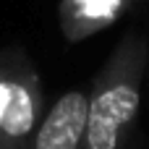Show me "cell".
I'll use <instances>...</instances> for the list:
<instances>
[{
    "mask_svg": "<svg viewBox=\"0 0 149 149\" xmlns=\"http://www.w3.org/2000/svg\"><path fill=\"white\" fill-rule=\"evenodd\" d=\"M134 3H136V0H134Z\"/></svg>",
    "mask_w": 149,
    "mask_h": 149,
    "instance_id": "cell-6",
    "label": "cell"
},
{
    "mask_svg": "<svg viewBox=\"0 0 149 149\" xmlns=\"http://www.w3.org/2000/svg\"><path fill=\"white\" fill-rule=\"evenodd\" d=\"M147 79H149V71H147Z\"/></svg>",
    "mask_w": 149,
    "mask_h": 149,
    "instance_id": "cell-5",
    "label": "cell"
},
{
    "mask_svg": "<svg viewBox=\"0 0 149 149\" xmlns=\"http://www.w3.org/2000/svg\"><path fill=\"white\" fill-rule=\"evenodd\" d=\"M45 118V92L24 50L0 52V149H31Z\"/></svg>",
    "mask_w": 149,
    "mask_h": 149,
    "instance_id": "cell-2",
    "label": "cell"
},
{
    "mask_svg": "<svg viewBox=\"0 0 149 149\" xmlns=\"http://www.w3.org/2000/svg\"><path fill=\"white\" fill-rule=\"evenodd\" d=\"M134 0H60V29L71 42L110 26Z\"/></svg>",
    "mask_w": 149,
    "mask_h": 149,
    "instance_id": "cell-4",
    "label": "cell"
},
{
    "mask_svg": "<svg viewBox=\"0 0 149 149\" xmlns=\"http://www.w3.org/2000/svg\"><path fill=\"white\" fill-rule=\"evenodd\" d=\"M86 136V89L60 94L34 134L31 149H84Z\"/></svg>",
    "mask_w": 149,
    "mask_h": 149,
    "instance_id": "cell-3",
    "label": "cell"
},
{
    "mask_svg": "<svg viewBox=\"0 0 149 149\" xmlns=\"http://www.w3.org/2000/svg\"><path fill=\"white\" fill-rule=\"evenodd\" d=\"M147 71L149 39L128 31L86 89L84 149H123L141 110Z\"/></svg>",
    "mask_w": 149,
    "mask_h": 149,
    "instance_id": "cell-1",
    "label": "cell"
}]
</instances>
